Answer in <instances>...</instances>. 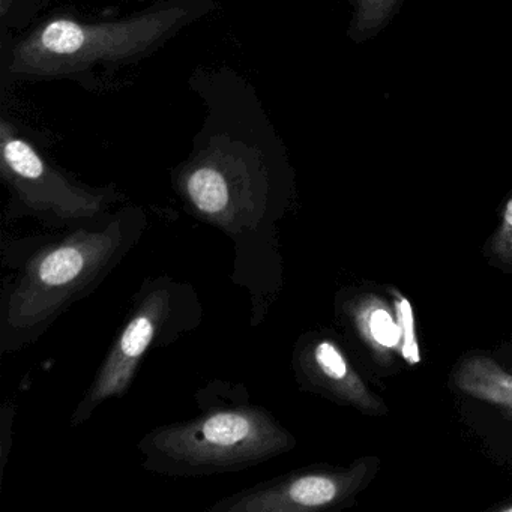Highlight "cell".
Returning a JSON list of instances; mask_svg holds the SVG:
<instances>
[{"mask_svg":"<svg viewBox=\"0 0 512 512\" xmlns=\"http://www.w3.org/2000/svg\"><path fill=\"white\" fill-rule=\"evenodd\" d=\"M359 469L349 472L302 469L230 494L209 512H311L346 500L361 482Z\"/></svg>","mask_w":512,"mask_h":512,"instance_id":"7","label":"cell"},{"mask_svg":"<svg viewBox=\"0 0 512 512\" xmlns=\"http://www.w3.org/2000/svg\"><path fill=\"white\" fill-rule=\"evenodd\" d=\"M350 22L347 37L352 43L364 44L379 37L397 16L404 0H347Z\"/></svg>","mask_w":512,"mask_h":512,"instance_id":"10","label":"cell"},{"mask_svg":"<svg viewBox=\"0 0 512 512\" xmlns=\"http://www.w3.org/2000/svg\"><path fill=\"white\" fill-rule=\"evenodd\" d=\"M214 10L215 0H155L133 16L104 22L50 17L11 44L4 79L70 80L97 91Z\"/></svg>","mask_w":512,"mask_h":512,"instance_id":"2","label":"cell"},{"mask_svg":"<svg viewBox=\"0 0 512 512\" xmlns=\"http://www.w3.org/2000/svg\"><path fill=\"white\" fill-rule=\"evenodd\" d=\"M461 392L512 412V374L484 355L467 356L454 373Z\"/></svg>","mask_w":512,"mask_h":512,"instance_id":"9","label":"cell"},{"mask_svg":"<svg viewBox=\"0 0 512 512\" xmlns=\"http://www.w3.org/2000/svg\"><path fill=\"white\" fill-rule=\"evenodd\" d=\"M191 89L205 107L173 187L193 214L241 247L283 217L293 194L289 152L256 89L230 68L199 70Z\"/></svg>","mask_w":512,"mask_h":512,"instance_id":"1","label":"cell"},{"mask_svg":"<svg viewBox=\"0 0 512 512\" xmlns=\"http://www.w3.org/2000/svg\"><path fill=\"white\" fill-rule=\"evenodd\" d=\"M493 250L503 262H512V196L503 209L502 226L494 238Z\"/></svg>","mask_w":512,"mask_h":512,"instance_id":"13","label":"cell"},{"mask_svg":"<svg viewBox=\"0 0 512 512\" xmlns=\"http://www.w3.org/2000/svg\"><path fill=\"white\" fill-rule=\"evenodd\" d=\"M355 323L368 344L377 352H389L400 344V326L385 304L374 298L356 305Z\"/></svg>","mask_w":512,"mask_h":512,"instance_id":"11","label":"cell"},{"mask_svg":"<svg viewBox=\"0 0 512 512\" xmlns=\"http://www.w3.org/2000/svg\"><path fill=\"white\" fill-rule=\"evenodd\" d=\"M145 227L142 209L125 208L32 254L2 301V353L34 343L62 313L91 295L133 250Z\"/></svg>","mask_w":512,"mask_h":512,"instance_id":"3","label":"cell"},{"mask_svg":"<svg viewBox=\"0 0 512 512\" xmlns=\"http://www.w3.org/2000/svg\"><path fill=\"white\" fill-rule=\"evenodd\" d=\"M296 440L265 407L212 406L196 418L161 425L140 439L143 467L173 478H199L259 466Z\"/></svg>","mask_w":512,"mask_h":512,"instance_id":"4","label":"cell"},{"mask_svg":"<svg viewBox=\"0 0 512 512\" xmlns=\"http://www.w3.org/2000/svg\"><path fill=\"white\" fill-rule=\"evenodd\" d=\"M200 317L202 307L190 284L170 277L143 283L130 317L71 415V427L88 421L104 401L124 397L146 353L157 344H170L184 332L193 331Z\"/></svg>","mask_w":512,"mask_h":512,"instance_id":"6","label":"cell"},{"mask_svg":"<svg viewBox=\"0 0 512 512\" xmlns=\"http://www.w3.org/2000/svg\"><path fill=\"white\" fill-rule=\"evenodd\" d=\"M118 2H130V0H118ZM136 2H143V0H136ZM145 2H148V0H145Z\"/></svg>","mask_w":512,"mask_h":512,"instance_id":"15","label":"cell"},{"mask_svg":"<svg viewBox=\"0 0 512 512\" xmlns=\"http://www.w3.org/2000/svg\"><path fill=\"white\" fill-rule=\"evenodd\" d=\"M0 176L10 193L7 217H34L52 227L91 226L112 217L115 188L82 184L55 166L19 128L0 121Z\"/></svg>","mask_w":512,"mask_h":512,"instance_id":"5","label":"cell"},{"mask_svg":"<svg viewBox=\"0 0 512 512\" xmlns=\"http://www.w3.org/2000/svg\"><path fill=\"white\" fill-rule=\"evenodd\" d=\"M293 370L304 388L332 395L362 409L377 406L331 338L314 337L299 341L293 353Z\"/></svg>","mask_w":512,"mask_h":512,"instance_id":"8","label":"cell"},{"mask_svg":"<svg viewBox=\"0 0 512 512\" xmlns=\"http://www.w3.org/2000/svg\"><path fill=\"white\" fill-rule=\"evenodd\" d=\"M49 0H0V23L7 29H23L34 22Z\"/></svg>","mask_w":512,"mask_h":512,"instance_id":"12","label":"cell"},{"mask_svg":"<svg viewBox=\"0 0 512 512\" xmlns=\"http://www.w3.org/2000/svg\"><path fill=\"white\" fill-rule=\"evenodd\" d=\"M503 511L512 512V505L511 506H506V508H503Z\"/></svg>","mask_w":512,"mask_h":512,"instance_id":"14","label":"cell"}]
</instances>
